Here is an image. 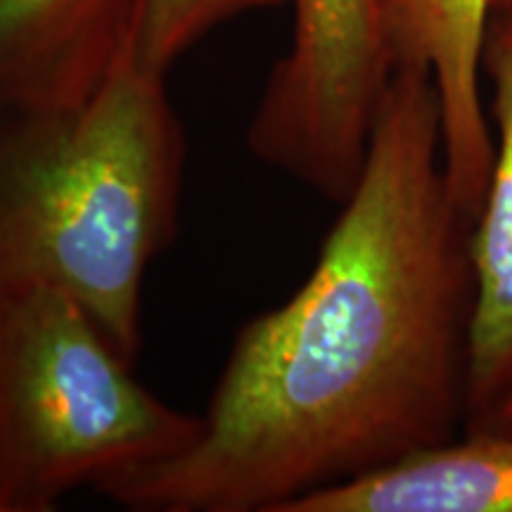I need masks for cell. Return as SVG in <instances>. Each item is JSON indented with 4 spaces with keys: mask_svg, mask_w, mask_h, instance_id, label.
<instances>
[{
    "mask_svg": "<svg viewBox=\"0 0 512 512\" xmlns=\"http://www.w3.org/2000/svg\"><path fill=\"white\" fill-rule=\"evenodd\" d=\"M496 155L482 211L470 230L475 304L467 349L470 432L489 430L512 394V12H496L484 50Z\"/></svg>",
    "mask_w": 512,
    "mask_h": 512,
    "instance_id": "cell-7",
    "label": "cell"
},
{
    "mask_svg": "<svg viewBox=\"0 0 512 512\" xmlns=\"http://www.w3.org/2000/svg\"><path fill=\"white\" fill-rule=\"evenodd\" d=\"M510 12H512V10H510Z\"/></svg>",
    "mask_w": 512,
    "mask_h": 512,
    "instance_id": "cell-12",
    "label": "cell"
},
{
    "mask_svg": "<svg viewBox=\"0 0 512 512\" xmlns=\"http://www.w3.org/2000/svg\"><path fill=\"white\" fill-rule=\"evenodd\" d=\"M432 76L394 69L366 164L304 285L235 337L197 439L105 479L136 512H285L456 439L475 304Z\"/></svg>",
    "mask_w": 512,
    "mask_h": 512,
    "instance_id": "cell-1",
    "label": "cell"
},
{
    "mask_svg": "<svg viewBox=\"0 0 512 512\" xmlns=\"http://www.w3.org/2000/svg\"><path fill=\"white\" fill-rule=\"evenodd\" d=\"M285 512H512V432H470L422 448Z\"/></svg>",
    "mask_w": 512,
    "mask_h": 512,
    "instance_id": "cell-8",
    "label": "cell"
},
{
    "mask_svg": "<svg viewBox=\"0 0 512 512\" xmlns=\"http://www.w3.org/2000/svg\"><path fill=\"white\" fill-rule=\"evenodd\" d=\"M147 0H0V107L88 100L140 43Z\"/></svg>",
    "mask_w": 512,
    "mask_h": 512,
    "instance_id": "cell-6",
    "label": "cell"
},
{
    "mask_svg": "<svg viewBox=\"0 0 512 512\" xmlns=\"http://www.w3.org/2000/svg\"><path fill=\"white\" fill-rule=\"evenodd\" d=\"M287 0H147L140 55L162 72L204 36L247 12L271 10Z\"/></svg>",
    "mask_w": 512,
    "mask_h": 512,
    "instance_id": "cell-9",
    "label": "cell"
},
{
    "mask_svg": "<svg viewBox=\"0 0 512 512\" xmlns=\"http://www.w3.org/2000/svg\"><path fill=\"white\" fill-rule=\"evenodd\" d=\"M292 43L275 62L247 147L325 200L342 204L366 164L394 67L382 0H287Z\"/></svg>",
    "mask_w": 512,
    "mask_h": 512,
    "instance_id": "cell-4",
    "label": "cell"
},
{
    "mask_svg": "<svg viewBox=\"0 0 512 512\" xmlns=\"http://www.w3.org/2000/svg\"><path fill=\"white\" fill-rule=\"evenodd\" d=\"M202 430L159 399L91 313L46 285L0 287V512L64 496L188 448Z\"/></svg>",
    "mask_w": 512,
    "mask_h": 512,
    "instance_id": "cell-3",
    "label": "cell"
},
{
    "mask_svg": "<svg viewBox=\"0 0 512 512\" xmlns=\"http://www.w3.org/2000/svg\"><path fill=\"white\" fill-rule=\"evenodd\" d=\"M489 430L491 432H512V394L503 401V406L498 408L496 418H494V422H491ZM489 430H484V432H489Z\"/></svg>",
    "mask_w": 512,
    "mask_h": 512,
    "instance_id": "cell-10",
    "label": "cell"
},
{
    "mask_svg": "<svg viewBox=\"0 0 512 512\" xmlns=\"http://www.w3.org/2000/svg\"><path fill=\"white\" fill-rule=\"evenodd\" d=\"M185 133L166 72L121 57L72 107H0V287H55L136 361L143 285L178 230Z\"/></svg>",
    "mask_w": 512,
    "mask_h": 512,
    "instance_id": "cell-2",
    "label": "cell"
},
{
    "mask_svg": "<svg viewBox=\"0 0 512 512\" xmlns=\"http://www.w3.org/2000/svg\"><path fill=\"white\" fill-rule=\"evenodd\" d=\"M512 10V0H494V15L496 12H510Z\"/></svg>",
    "mask_w": 512,
    "mask_h": 512,
    "instance_id": "cell-11",
    "label": "cell"
},
{
    "mask_svg": "<svg viewBox=\"0 0 512 512\" xmlns=\"http://www.w3.org/2000/svg\"><path fill=\"white\" fill-rule=\"evenodd\" d=\"M491 19L494 0H382L392 67L432 76L448 192L472 223L482 211L496 155L479 88Z\"/></svg>",
    "mask_w": 512,
    "mask_h": 512,
    "instance_id": "cell-5",
    "label": "cell"
}]
</instances>
